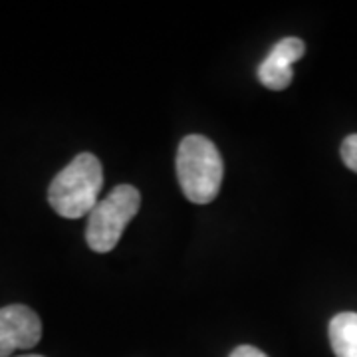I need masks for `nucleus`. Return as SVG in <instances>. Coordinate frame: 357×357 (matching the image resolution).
<instances>
[{
    "mask_svg": "<svg viewBox=\"0 0 357 357\" xmlns=\"http://www.w3.org/2000/svg\"><path fill=\"white\" fill-rule=\"evenodd\" d=\"M103 185L100 159L91 153H79L52 178L48 189L50 206L64 218H82L100 203L98 195Z\"/></svg>",
    "mask_w": 357,
    "mask_h": 357,
    "instance_id": "obj_1",
    "label": "nucleus"
},
{
    "mask_svg": "<svg viewBox=\"0 0 357 357\" xmlns=\"http://www.w3.org/2000/svg\"><path fill=\"white\" fill-rule=\"evenodd\" d=\"M225 165L217 145L204 135H187L177 151V177L183 195L195 204L217 199Z\"/></svg>",
    "mask_w": 357,
    "mask_h": 357,
    "instance_id": "obj_2",
    "label": "nucleus"
},
{
    "mask_svg": "<svg viewBox=\"0 0 357 357\" xmlns=\"http://www.w3.org/2000/svg\"><path fill=\"white\" fill-rule=\"evenodd\" d=\"M141 206V195L131 185H117L103 201L89 213L86 241L93 252H112L123 230L137 215Z\"/></svg>",
    "mask_w": 357,
    "mask_h": 357,
    "instance_id": "obj_3",
    "label": "nucleus"
},
{
    "mask_svg": "<svg viewBox=\"0 0 357 357\" xmlns=\"http://www.w3.org/2000/svg\"><path fill=\"white\" fill-rule=\"evenodd\" d=\"M42 337V321L32 307L22 304L0 307V357L16 349H30Z\"/></svg>",
    "mask_w": 357,
    "mask_h": 357,
    "instance_id": "obj_4",
    "label": "nucleus"
},
{
    "mask_svg": "<svg viewBox=\"0 0 357 357\" xmlns=\"http://www.w3.org/2000/svg\"><path fill=\"white\" fill-rule=\"evenodd\" d=\"M306 52L304 42L296 36L282 38L266 58L262 60V64L258 66V79L260 84L268 89L280 91L286 89L292 84V66L302 60Z\"/></svg>",
    "mask_w": 357,
    "mask_h": 357,
    "instance_id": "obj_5",
    "label": "nucleus"
},
{
    "mask_svg": "<svg viewBox=\"0 0 357 357\" xmlns=\"http://www.w3.org/2000/svg\"><path fill=\"white\" fill-rule=\"evenodd\" d=\"M330 344L337 357H357V314L342 312L330 321Z\"/></svg>",
    "mask_w": 357,
    "mask_h": 357,
    "instance_id": "obj_6",
    "label": "nucleus"
},
{
    "mask_svg": "<svg viewBox=\"0 0 357 357\" xmlns=\"http://www.w3.org/2000/svg\"><path fill=\"white\" fill-rule=\"evenodd\" d=\"M340 153H342V161L345 163V167L357 173V133L345 137Z\"/></svg>",
    "mask_w": 357,
    "mask_h": 357,
    "instance_id": "obj_7",
    "label": "nucleus"
},
{
    "mask_svg": "<svg viewBox=\"0 0 357 357\" xmlns=\"http://www.w3.org/2000/svg\"><path fill=\"white\" fill-rule=\"evenodd\" d=\"M230 357H268L264 351H260L255 345H238Z\"/></svg>",
    "mask_w": 357,
    "mask_h": 357,
    "instance_id": "obj_8",
    "label": "nucleus"
},
{
    "mask_svg": "<svg viewBox=\"0 0 357 357\" xmlns=\"http://www.w3.org/2000/svg\"><path fill=\"white\" fill-rule=\"evenodd\" d=\"M18 357H44V356H18Z\"/></svg>",
    "mask_w": 357,
    "mask_h": 357,
    "instance_id": "obj_9",
    "label": "nucleus"
}]
</instances>
